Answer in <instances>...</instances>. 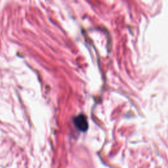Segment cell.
I'll return each mask as SVG.
<instances>
[{"label": "cell", "mask_w": 168, "mask_h": 168, "mask_svg": "<svg viewBox=\"0 0 168 168\" xmlns=\"http://www.w3.org/2000/svg\"><path fill=\"white\" fill-rule=\"evenodd\" d=\"M74 123L79 130L81 131H85L88 129V122L87 118L83 114H80L76 116L74 120Z\"/></svg>", "instance_id": "6da1fadb"}]
</instances>
